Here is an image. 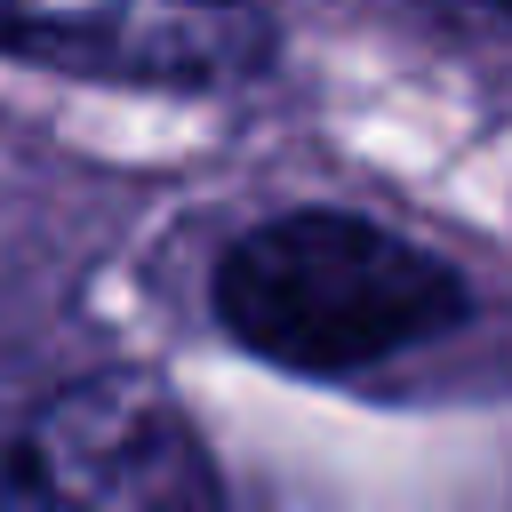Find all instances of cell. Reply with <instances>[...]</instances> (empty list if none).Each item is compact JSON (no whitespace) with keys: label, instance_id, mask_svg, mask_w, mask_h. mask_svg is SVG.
I'll list each match as a JSON object with an SVG mask.
<instances>
[{"label":"cell","instance_id":"3","mask_svg":"<svg viewBox=\"0 0 512 512\" xmlns=\"http://www.w3.org/2000/svg\"><path fill=\"white\" fill-rule=\"evenodd\" d=\"M8 56L112 88H240L272 64L264 0H0Z\"/></svg>","mask_w":512,"mask_h":512},{"label":"cell","instance_id":"1","mask_svg":"<svg viewBox=\"0 0 512 512\" xmlns=\"http://www.w3.org/2000/svg\"><path fill=\"white\" fill-rule=\"evenodd\" d=\"M208 312L264 368L360 376L464 328L472 288L400 224L360 208H272L216 248Z\"/></svg>","mask_w":512,"mask_h":512},{"label":"cell","instance_id":"2","mask_svg":"<svg viewBox=\"0 0 512 512\" xmlns=\"http://www.w3.org/2000/svg\"><path fill=\"white\" fill-rule=\"evenodd\" d=\"M8 512H216V480L152 376L96 368L16 416Z\"/></svg>","mask_w":512,"mask_h":512},{"label":"cell","instance_id":"4","mask_svg":"<svg viewBox=\"0 0 512 512\" xmlns=\"http://www.w3.org/2000/svg\"><path fill=\"white\" fill-rule=\"evenodd\" d=\"M464 8H480V16H504V24H512V0H464Z\"/></svg>","mask_w":512,"mask_h":512}]
</instances>
